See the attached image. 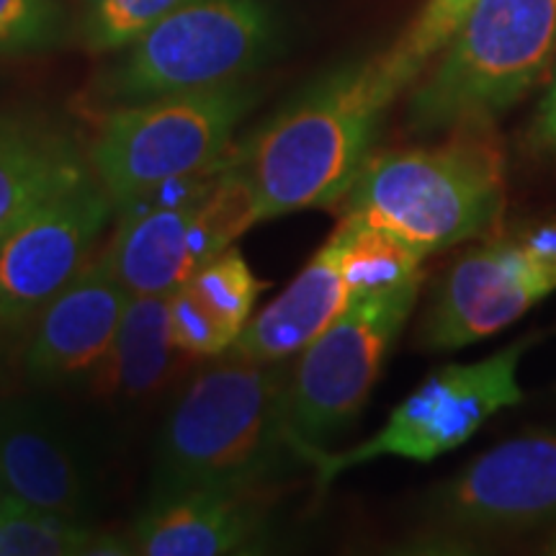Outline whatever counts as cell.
Listing matches in <instances>:
<instances>
[{
	"mask_svg": "<svg viewBox=\"0 0 556 556\" xmlns=\"http://www.w3.org/2000/svg\"><path fill=\"white\" fill-rule=\"evenodd\" d=\"M90 176L88 150L62 124L34 114L0 116V232Z\"/></svg>",
	"mask_w": 556,
	"mask_h": 556,
	"instance_id": "17",
	"label": "cell"
},
{
	"mask_svg": "<svg viewBox=\"0 0 556 556\" xmlns=\"http://www.w3.org/2000/svg\"><path fill=\"white\" fill-rule=\"evenodd\" d=\"M531 137L539 148L556 152V75H554V83L546 90V96L539 103Z\"/></svg>",
	"mask_w": 556,
	"mask_h": 556,
	"instance_id": "26",
	"label": "cell"
},
{
	"mask_svg": "<svg viewBox=\"0 0 556 556\" xmlns=\"http://www.w3.org/2000/svg\"><path fill=\"white\" fill-rule=\"evenodd\" d=\"M281 50L266 0H191L114 52L93 78L96 111L191 93L248 78Z\"/></svg>",
	"mask_w": 556,
	"mask_h": 556,
	"instance_id": "6",
	"label": "cell"
},
{
	"mask_svg": "<svg viewBox=\"0 0 556 556\" xmlns=\"http://www.w3.org/2000/svg\"><path fill=\"white\" fill-rule=\"evenodd\" d=\"M191 0H83L78 37L90 54H114Z\"/></svg>",
	"mask_w": 556,
	"mask_h": 556,
	"instance_id": "22",
	"label": "cell"
},
{
	"mask_svg": "<svg viewBox=\"0 0 556 556\" xmlns=\"http://www.w3.org/2000/svg\"><path fill=\"white\" fill-rule=\"evenodd\" d=\"M5 497H9V495H5V490H3V486H0V505L5 503Z\"/></svg>",
	"mask_w": 556,
	"mask_h": 556,
	"instance_id": "28",
	"label": "cell"
},
{
	"mask_svg": "<svg viewBox=\"0 0 556 556\" xmlns=\"http://www.w3.org/2000/svg\"><path fill=\"white\" fill-rule=\"evenodd\" d=\"M516 238L533 261L556 276V219L539 222V225L520 229Z\"/></svg>",
	"mask_w": 556,
	"mask_h": 556,
	"instance_id": "25",
	"label": "cell"
},
{
	"mask_svg": "<svg viewBox=\"0 0 556 556\" xmlns=\"http://www.w3.org/2000/svg\"><path fill=\"white\" fill-rule=\"evenodd\" d=\"M420 148L368 157L345 217L384 229L422 258L484 238L505 208V148L495 124H462Z\"/></svg>",
	"mask_w": 556,
	"mask_h": 556,
	"instance_id": "3",
	"label": "cell"
},
{
	"mask_svg": "<svg viewBox=\"0 0 556 556\" xmlns=\"http://www.w3.org/2000/svg\"><path fill=\"white\" fill-rule=\"evenodd\" d=\"M263 283L245 255L229 248L168 294L173 343L180 356L217 358L232 351L253 319Z\"/></svg>",
	"mask_w": 556,
	"mask_h": 556,
	"instance_id": "18",
	"label": "cell"
},
{
	"mask_svg": "<svg viewBox=\"0 0 556 556\" xmlns=\"http://www.w3.org/2000/svg\"><path fill=\"white\" fill-rule=\"evenodd\" d=\"M554 50L556 0H477L413 88L409 131L443 135L462 124H495L541 80Z\"/></svg>",
	"mask_w": 556,
	"mask_h": 556,
	"instance_id": "4",
	"label": "cell"
},
{
	"mask_svg": "<svg viewBox=\"0 0 556 556\" xmlns=\"http://www.w3.org/2000/svg\"><path fill=\"white\" fill-rule=\"evenodd\" d=\"M422 278L353 302L343 317L299 353L287 392L291 448L299 462L304 451L328 448L356 426L413 315Z\"/></svg>",
	"mask_w": 556,
	"mask_h": 556,
	"instance_id": "9",
	"label": "cell"
},
{
	"mask_svg": "<svg viewBox=\"0 0 556 556\" xmlns=\"http://www.w3.org/2000/svg\"><path fill=\"white\" fill-rule=\"evenodd\" d=\"M353 302L358 299L340 266V242L332 232L294 281L253 315L232 345V353L266 364H283L315 343L351 309Z\"/></svg>",
	"mask_w": 556,
	"mask_h": 556,
	"instance_id": "16",
	"label": "cell"
},
{
	"mask_svg": "<svg viewBox=\"0 0 556 556\" xmlns=\"http://www.w3.org/2000/svg\"><path fill=\"white\" fill-rule=\"evenodd\" d=\"M405 88L387 50L348 60L235 144L232 155L258 193L263 219L343 204Z\"/></svg>",
	"mask_w": 556,
	"mask_h": 556,
	"instance_id": "1",
	"label": "cell"
},
{
	"mask_svg": "<svg viewBox=\"0 0 556 556\" xmlns=\"http://www.w3.org/2000/svg\"><path fill=\"white\" fill-rule=\"evenodd\" d=\"M0 486L31 507L86 518L96 513L99 479L86 446L52 402L0 397Z\"/></svg>",
	"mask_w": 556,
	"mask_h": 556,
	"instance_id": "14",
	"label": "cell"
},
{
	"mask_svg": "<svg viewBox=\"0 0 556 556\" xmlns=\"http://www.w3.org/2000/svg\"><path fill=\"white\" fill-rule=\"evenodd\" d=\"M65 34L58 0H0V54L50 50Z\"/></svg>",
	"mask_w": 556,
	"mask_h": 556,
	"instance_id": "24",
	"label": "cell"
},
{
	"mask_svg": "<svg viewBox=\"0 0 556 556\" xmlns=\"http://www.w3.org/2000/svg\"><path fill=\"white\" fill-rule=\"evenodd\" d=\"M539 340L541 332H528L486 358L435 368L364 443L345 451H304L302 464L315 469L317 490L330 486L332 479L348 469L364 467L377 458L433 462L462 448L500 409L523 402L518 381L520 361Z\"/></svg>",
	"mask_w": 556,
	"mask_h": 556,
	"instance_id": "8",
	"label": "cell"
},
{
	"mask_svg": "<svg viewBox=\"0 0 556 556\" xmlns=\"http://www.w3.org/2000/svg\"><path fill=\"white\" fill-rule=\"evenodd\" d=\"M340 266L356 299L405 287L422 274V255L384 229L345 217L338 222Z\"/></svg>",
	"mask_w": 556,
	"mask_h": 556,
	"instance_id": "21",
	"label": "cell"
},
{
	"mask_svg": "<svg viewBox=\"0 0 556 556\" xmlns=\"http://www.w3.org/2000/svg\"><path fill=\"white\" fill-rule=\"evenodd\" d=\"M116 217L99 178L60 193L0 232V328L29 325L73 281Z\"/></svg>",
	"mask_w": 556,
	"mask_h": 556,
	"instance_id": "11",
	"label": "cell"
},
{
	"mask_svg": "<svg viewBox=\"0 0 556 556\" xmlns=\"http://www.w3.org/2000/svg\"><path fill=\"white\" fill-rule=\"evenodd\" d=\"M541 552H544V554H556V531H552V536L546 539V544H544V548H541Z\"/></svg>",
	"mask_w": 556,
	"mask_h": 556,
	"instance_id": "27",
	"label": "cell"
},
{
	"mask_svg": "<svg viewBox=\"0 0 556 556\" xmlns=\"http://www.w3.org/2000/svg\"><path fill=\"white\" fill-rule=\"evenodd\" d=\"M263 486H217L150 503L131 528L139 556H225L261 552L270 539Z\"/></svg>",
	"mask_w": 556,
	"mask_h": 556,
	"instance_id": "15",
	"label": "cell"
},
{
	"mask_svg": "<svg viewBox=\"0 0 556 556\" xmlns=\"http://www.w3.org/2000/svg\"><path fill=\"white\" fill-rule=\"evenodd\" d=\"M556 291V276L526 253L516 235L484 240L451 263L417 340L426 351H458L497 336Z\"/></svg>",
	"mask_w": 556,
	"mask_h": 556,
	"instance_id": "12",
	"label": "cell"
},
{
	"mask_svg": "<svg viewBox=\"0 0 556 556\" xmlns=\"http://www.w3.org/2000/svg\"><path fill=\"white\" fill-rule=\"evenodd\" d=\"M556 523V428L497 443L422 505L420 546L428 552L510 539Z\"/></svg>",
	"mask_w": 556,
	"mask_h": 556,
	"instance_id": "10",
	"label": "cell"
},
{
	"mask_svg": "<svg viewBox=\"0 0 556 556\" xmlns=\"http://www.w3.org/2000/svg\"><path fill=\"white\" fill-rule=\"evenodd\" d=\"M114 219L106 250L129 294H170L266 222L232 152L212 168L155 186L116 208Z\"/></svg>",
	"mask_w": 556,
	"mask_h": 556,
	"instance_id": "5",
	"label": "cell"
},
{
	"mask_svg": "<svg viewBox=\"0 0 556 556\" xmlns=\"http://www.w3.org/2000/svg\"><path fill=\"white\" fill-rule=\"evenodd\" d=\"M124 556L129 539L109 536L86 518L62 516L5 497L0 505V556Z\"/></svg>",
	"mask_w": 556,
	"mask_h": 556,
	"instance_id": "20",
	"label": "cell"
},
{
	"mask_svg": "<svg viewBox=\"0 0 556 556\" xmlns=\"http://www.w3.org/2000/svg\"><path fill=\"white\" fill-rule=\"evenodd\" d=\"M129 289L106 245L31 317L21 345V374L34 389L90 384L114 345Z\"/></svg>",
	"mask_w": 556,
	"mask_h": 556,
	"instance_id": "13",
	"label": "cell"
},
{
	"mask_svg": "<svg viewBox=\"0 0 556 556\" xmlns=\"http://www.w3.org/2000/svg\"><path fill=\"white\" fill-rule=\"evenodd\" d=\"M475 5L477 0H426L422 3L407 29L387 50L389 62L407 86H415L426 73L428 62L446 50Z\"/></svg>",
	"mask_w": 556,
	"mask_h": 556,
	"instance_id": "23",
	"label": "cell"
},
{
	"mask_svg": "<svg viewBox=\"0 0 556 556\" xmlns=\"http://www.w3.org/2000/svg\"><path fill=\"white\" fill-rule=\"evenodd\" d=\"M176 353L168 294H129L114 345L88 387L99 400L139 405L165 387Z\"/></svg>",
	"mask_w": 556,
	"mask_h": 556,
	"instance_id": "19",
	"label": "cell"
},
{
	"mask_svg": "<svg viewBox=\"0 0 556 556\" xmlns=\"http://www.w3.org/2000/svg\"><path fill=\"white\" fill-rule=\"evenodd\" d=\"M0 332H3V328H0Z\"/></svg>",
	"mask_w": 556,
	"mask_h": 556,
	"instance_id": "29",
	"label": "cell"
},
{
	"mask_svg": "<svg viewBox=\"0 0 556 556\" xmlns=\"http://www.w3.org/2000/svg\"><path fill=\"white\" fill-rule=\"evenodd\" d=\"M287 361L225 353L186 384L157 435L150 503L217 486H266L294 456Z\"/></svg>",
	"mask_w": 556,
	"mask_h": 556,
	"instance_id": "2",
	"label": "cell"
},
{
	"mask_svg": "<svg viewBox=\"0 0 556 556\" xmlns=\"http://www.w3.org/2000/svg\"><path fill=\"white\" fill-rule=\"evenodd\" d=\"M261 90L245 78L96 111L88 160L119 208L168 180L193 176L232 152L235 129Z\"/></svg>",
	"mask_w": 556,
	"mask_h": 556,
	"instance_id": "7",
	"label": "cell"
}]
</instances>
